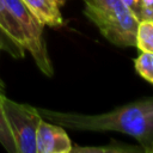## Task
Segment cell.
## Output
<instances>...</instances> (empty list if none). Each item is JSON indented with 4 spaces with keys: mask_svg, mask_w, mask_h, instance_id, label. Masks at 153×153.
<instances>
[{
    "mask_svg": "<svg viewBox=\"0 0 153 153\" xmlns=\"http://www.w3.org/2000/svg\"><path fill=\"white\" fill-rule=\"evenodd\" d=\"M135 45L146 53H153V20H140Z\"/></svg>",
    "mask_w": 153,
    "mask_h": 153,
    "instance_id": "8",
    "label": "cell"
},
{
    "mask_svg": "<svg viewBox=\"0 0 153 153\" xmlns=\"http://www.w3.org/2000/svg\"><path fill=\"white\" fill-rule=\"evenodd\" d=\"M136 72L147 81L153 84V53L141 51L134 61Z\"/></svg>",
    "mask_w": 153,
    "mask_h": 153,
    "instance_id": "9",
    "label": "cell"
},
{
    "mask_svg": "<svg viewBox=\"0 0 153 153\" xmlns=\"http://www.w3.org/2000/svg\"><path fill=\"white\" fill-rule=\"evenodd\" d=\"M141 6H153V0H141Z\"/></svg>",
    "mask_w": 153,
    "mask_h": 153,
    "instance_id": "14",
    "label": "cell"
},
{
    "mask_svg": "<svg viewBox=\"0 0 153 153\" xmlns=\"http://www.w3.org/2000/svg\"><path fill=\"white\" fill-rule=\"evenodd\" d=\"M56 1H57V4H59V5H62V4L65 2V0H56Z\"/></svg>",
    "mask_w": 153,
    "mask_h": 153,
    "instance_id": "16",
    "label": "cell"
},
{
    "mask_svg": "<svg viewBox=\"0 0 153 153\" xmlns=\"http://www.w3.org/2000/svg\"><path fill=\"white\" fill-rule=\"evenodd\" d=\"M0 143L2 145V147L10 152V153H17V148H16V143L12 137L10 127L7 124L5 114H4V109L1 106L0 103Z\"/></svg>",
    "mask_w": 153,
    "mask_h": 153,
    "instance_id": "11",
    "label": "cell"
},
{
    "mask_svg": "<svg viewBox=\"0 0 153 153\" xmlns=\"http://www.w3.org/2000/svg\"><path fill=\"white\" fill-rule=\"evenodd\" d=\"M129 151H137L136 147H126V146H120L118 143L114 147L111 146H106V147H76V148H72L71 152H112V153H117V152H129Z\"/></svg>",
    "mask_w": 153,
    "mask_h": 153,
    "instance_id": "12",
    "label": "cell"
},
{
    "mask_svg": "<svg viewBox=\"0 0 153 153\" xmlns=\"http://www.w3.org/2000/svg\"><path fill=\"white\" fill-rule=\"evenodd\" d=\"M0 26L8 33V36L13 41H16L19 45L25 49L24 35L20 29V25L5 0H0Z\"/></svg>",
    "mask_w": 153,
    "mask_h": 153,
    "instance_id": "7",
    "label": "cell"
},
{
    "mask_svg": "<svg viewBox=\"0 0 153 153\" xmlns=\"http://www.w3.org/2000/svg\"><path fill=\"white\" fill-rule=\"evenodd\" d=\"M0 103L14 140L17 153H36V133L42 120L38 109L14 102L1 92Z\"/></svg>",
    "mask_w": 153,
    "mask_h": 153,
    "instance_id": "3",
    "label": "cell"
},
{
    "mask_svg": "<svg viewBox=\"0 0 153 153\" xmlns=\"http://www.w3.org/2000/svg\"><path fill=\"white\" fill-rule=\"evenodd\" d=\"M86 17L111 43L121 47L135 45L137 17L122 0H84Z\"/></svg>",
    "mask_w": 153,
    "mask_h": 153,
    "instance_id": "2",
    "label": "cell"
},
{
    "mask_svg": "<svg viewBox=\"0 0 153 153\" xmlns=\"http://www.w3.org/2000/svg\"><path fill=\"white\" fill-rule=\"evenodd\" d=\"M122 2L140 20V12H141V0H122Z\"/></svg>",
    "mask_w": 153,
    "mask_h": 153,
    "instance_id": "13",
    "label": "cell"
},
{
    "mask_svg": "<svg viewBox=\"0 0 153 153\" xmlns=\"http://www.w3.org/2000/svg\"><path fill=\"white\" fill-rule=\"evenodd\" d=\"M0 92L5 93V82L1 80V78H0Z\"/></svg>",
    "mask_w": 153,
    "mask_h": 153,
    "instance_id": "15",
    "label": "cell"
},
{
    "mask_svg": "<svg viewBox=\"0 0 153 153\" xmlns=\"http://www.w3.org/2000/svg\"><path fill=\"white\" fill-rule=\"evenodd\" d=\"M149 153H153V147H152V149H151V152Z\"/></svg>",
    "mask_w": 153,
    "mask_h": 153,
    "instance_id": "17",
    "label": "cell"
},
{
    "mask_svg": "<svg viewBox=\"0 0 153 153\" xmlns=\"http://www.w3.org/2000/svg\"><path fill=\"white\" fill-rule=\"evenodd\" d=\"M38 111L59 126L78 130L120 131L135 137L148 153L153 147V98L141 99L100 115Z\"/></svg>",
    "mask_w": 153,
    "mask_h": 153,
    "instance_id": "1",
    "label": "cell"
},
{
    "mask_svg": "<svg viewBox=\"0 0 153 153\" xmlns=\"http://www.w3.org/2000/svg\"><path fill=\"white\" fill-rule=\"evenodd\" d=\"M0 50L6 51L14 59H23L25 56V49L13 41L8 33L0 26Z\"/></svg>",
    "mask_w": 153,
    "mask_h": 153,
    "instance_id": "10",
    "label": "cell"
},
{
    "mask_svg": "<svg viewBox=\"0 0 153 153\" xmlns=\"http://www.w3.org/2000/svg\"><path fill=\"white\" fill-rule=\"evenodd\" d=\"M10 10L18 20L24 35L25 50H29L38 68L48 76H53L54 71L48 56L43 39V25L30 12L23 0H5Z\"/></svg>",
    "mask_w": 153,
    "mask_h": 153,
    "instance_id": "4",
    "label": "cell"
},
{
    "mask_svg": "<svg viewBox=\"0 0 153 153\" xmlns=\"http://www.w3.org/2000/svg\"><path fill=\"white\" fill-rule=\"evenodd\" d=\"M72 148L71 139L61 126L41 120L36 133V153H68Z\"/></svg>",
    "mask_w": 153,
    "mask_h": 153,
    "instance_id": "5",
    "label": "cell"
},
{
    "mask_svg": "<svg viewBox=\"0 0 153 153\" xmlns=\"http://www.w3.org/2000/svg\"><path fill=\"white\" fill-rule=\"evenodd\" d=\"M23 2L42 25L61 26L63 24L56 0H23Z\"/></svg>",
    "mask_w": 153,
    "mask_h": 153,
    "instance_id": "6",
    "label": "cell"
}]
</instances>
